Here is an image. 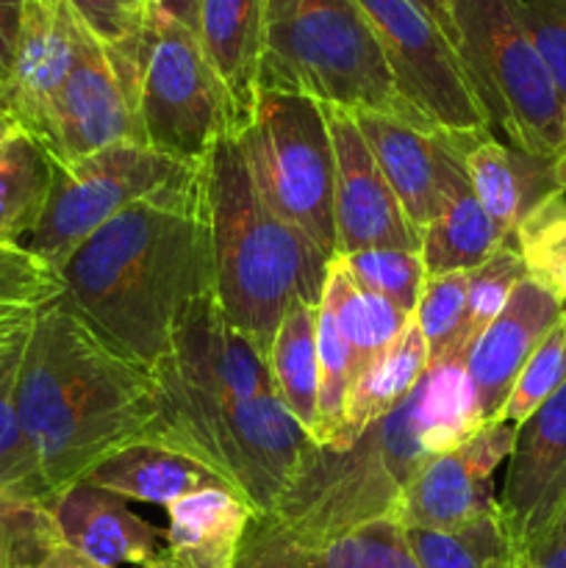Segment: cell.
<instances>
[{
    "label": "cell",
    "mask_w": 566,
    "mask_h": 568,
    "mask_svg": "<svg viewBox=\"0 0 566 568\" xmlns=\"http://www.w3.org/2000/svg\"><path fill=\"white\" fill-rule=\"evenodd\" d=\"M150 377L155 419L148 444L198 460L255 514H272L314 442L283 408L264 355L225 320L211 292L186 305Z\"/></svg>",
    "instance_id": "cell-1"
},
{
    "label": "cell",
    "mask_w": 566,
    "mask_h": 568,
    "mask_svg": "<svg viewBox=\"0 0 566 568\" xmlns=\"http://www.w3.org/2000/svg\"><path fill=\"white\" fill-rule=\"evenodd\" d=\"M59 277L61 300L105 344L153 369L186 305L211 292L200 161L105 222Z\"/></svg>",
    "instance_id": "cell-2"
},
{
    "label": "cell",
    "mask_w": 566,
    "mask_h": 568,
    "mask_svg": "<svg viewBox=\"0 0 566 568\" xmlns=\"http://www.w3.org/2000/svg\"><path fill=\"white\" fill-rule=\"evenodd\" d=\"M17 419L53 503L117 449L148 442L153 377L59 297L39 308L22 349Z\"/></svg>",
    "instance_id": "cell-3"
},
{
    "label": "cell",
    "mask_w": 566,
    "mask_h": 568,
    "mask_svg": "<svg viewBox=\"0 0 566 568\" xmlns=\"http://www.w3.org/2000/svg\"><path fill=\"white\" fill-rule=\"evenodd\" d=\"M477 430L464 355L427 366L414 392L347 447L309 444L270 516L300 544L392 519L416 471Z\"/></svg>",
    "instance_id": "cell-4"
},
{
    "label": "cell",
    "mask_w": 566,
    "mask_h": 568,
    "mask_svg": "<svg viewBox=\"0 0 566 568\" xmlns=\"http://www.w3.org/2000/svg\"><path fill=\"white\" fill-rule=\"evenodd\" d=\"M200 178L209 222L211 297L266 358L283 316L297 303H322L331 258L266 209L233 133L216 139L200 159Z\"/></svg>",
    "instance_id": "cell-5"
},
{
    "label": "cell",
    "mask_w": 566,
    "mask_h": 568,
    "mask_svg": "<svg viewBox=\"0 0 566 568\" xmlns=\"http://www.w3.org/2000/svg\"><path fill=\"white\" fill-rule=\"evenodd\" d=\"M261 89L433 125L397 92L358 0H264Z\"/></svg>",
    "instance_id": "cell-6"
},
{
    "label": "cell",
    "mask_w": 566,
    "mask_h": 568,
    "mask_svg": "<svg viewBox=\"0 0 566 568\" xmlns=\"http://www.w3.org/2000/svg\"><path fill=\"white\" fill-rule=\"evenodd\" d=\"M449 14L455 50L488 131L505 133L516 150L558 159L566 139L564 105L511 0H449Z\"/></svg>",
    "instance_id": "cell-7"
},
{
    "label": "cell",
    "mask_w": 566,
    "mask_h": 568,
    "mask_svg": "<svg viewBox=\"0 0 566 568\" xmlns=\"http://www.w3.org/2000/svg\"><path fill=\"white\" fill-rule=\"evenodd\" d=\"M109 48V44H105ZM133 67L142 142L181 164H198L231 131L225 89L186 26L150 3L137 37L117 44Z\"/></svg>",
    "instance_id": "cell-8"
},
{
    "label": "cell",
    "mask_w": 566,
    "mask_h": 568,
    "mask_svg": "<svg viewBox=\"0 0 566 568\" xmlns=\"http://www.w3.org/2000/svg\"><path fill=\"white\" fill-rule=\"evenodd\" d=\"M233 136L266 209L333 258L336 164L325 105L305 94L261 89L247 125Z\"/></svg>",
    "instance_id": "cell-9"
},
{
    "label": "cell",
    "mask_w": 566,
    "mask_h": 568,
    "mask_svg": "<svg viewBox=\"0 0 566 568\" xmlns=\"http://www.w3.org/2000/svg\"><path fill=\"white\" fill-rule=\"evenodd\" d=\"M194 164H181L142 142H117L92 155L59 164L39 225L26 250L59 272L92 233L122 209L183 175Z\"/></svg>",
    "instance_id": "cell-10"
},
{
    "label": "cell",
    "mask_w": 566,
    "mask_h": 568,
    "mask_svg": "<svg viewBox=\"0 0 566 568\" xmlns=\"http://www.w3.org/2000/svg\"><path fill=\"white\" fill-rule=\"evenodd\" d=\"M381 42L397 92L444 131L488 128L469 87L458 50L414 0H358Z\"/></svg>",
    "instance_id": "cell-11"
},
{
    "label": "cell",
    "mask_w": 566,
    "mask_h": 568,
    "mask_svg": "<svg viewBox=\"0 0 566 568\" xmlns=\"http://www.w3.org/2000/svg\"><path fill=\"white\" fill-rule=\"evenodd\" d=\"M514 436L508 422H488L453 449L433 455L408 483L392 519L400 527L455 530L497 514L494 471L508 460Z\"/></svg>",
    "instance_id": "cell-12"
},
{
    "label": "cell",
    "mask_w": 566,
    "mask_h": 568,
    "mask_svg": "<svg viewBox=\"0 0 566 568\" xmlns=\"http://www.w3.org/2000/svg\"><path fill=\"white\" fill-rule=\"evenodd\" d=\"M117 142H142L137 94L109 48L87 31L75 64L55 98L44 148L53 161L70 164Z\"/></svg>",
    "instance_id": "cell-13"
},
{
    "label": "cell",
    "mask_w": 566,
    "mask_h": 568,
    "mask_svg": "<svg viewBox=\"0 0 566 568\" xmlns=\"http://www.w3.org/2000/svg\"><path fill=\"white\" fill-rule=\"evenodd\" d=\"M333 142V222L336 255L361 250H422V233L405 216L381 166L372 159L355 116L325 105Z\"/></svg>",
    "instance_id": "cell-14"
},
{
    "label": "cell",
    "mask_w": 566,
    "mask_h": 568,
    "mask_svg": "<svg viewBox=\"0 0 566 568\" xmlns=\"http://www.w3.org/2000/svg\"><path fill=\"white\" fill-rule=\"evenodd\" d=\"M566 508V383L516 425L497 514L511 547L536 541Z\"/></svg>",
    "instance_id": "cell-15"
},
{
    "label": "cell",
    "mask_w": 566,
    "mask_h": 568,
    "mask_svg": "<svg viewBox=\"0 0 566 568\" xmlns=\"http://www.w3.org/2000/svg\"><path fill=\"white\" fill-rule=\"evenodd\" d=\"M81 17L67 0H26L14 64L3 83V103L22 131L48 142L55 98L81 50Z\"/></svg>",
    "instance_id": "cell-16"
},
{
    "label": "cell",
    "mask_w": 566,
    "mask_h": 568,
    "mask_svg": "<svg viewBox=\"0 0 566 568\" xmlns=\"http://www.w3.org/2000/svg\"><path fill=\"white\" fill-rule=\"evenodd\" d=\"M564 316L566 305L533 277L516 283L508 303L466 353L472 416L477 427L503 422V408L522 366Z\"/></svg>",
    "instance_id": "cell-17"
},
{
    "label": "cell",
    "mask_w": 566,
    "mask_h": 568,
    "mask_svg": "<svg viewBox=\"0 0 566 568\" xmlns=\"http://www.w3.org/2000/svg\"><path fill=\"white\" fill-rule=\"evenodd\" d=\"M505 242L483 211L464 161V133L438 128V209L422 233L427 277L469 272Z\"/></svg>",
    "instance_id": "cell-18"
},
{
    "label": "cell",
    "mask_w": 566,
    "mask_h": 568,
    "mask_svg": "<svg viewBox=\"0 0 566 568\" xmlns=\"http://www.w3.org/2000/svg\"><path fill=\"white\" fill-rule=\"evenodd\" d=\"M233 568H420L394 519L372 521L325 544H300L255 514Z\"/></svg>",
    "instance_id": "cell-19"
},
{
    "label": "cell",
    "mask_w": 566,
    "mask_h": 568,
    "mask_svg": "<svg viewBox=\"0 0 566 568\" xmlns=\"http://www.w3.org/2000/svg\"><path fill=\"white\" fill-rule=\"evenodd\" d=\"M61 538L100 566H148L166 549L164 532L128 508V499L81 480L48 505Z\"/></svg>",
    "instance_id": "cell-20"
},
{
    "label": "cell",
    "mask_w": 566,
    "mask_h": 568,
    "mask_svg": "<svg viewBox=\"0 0 566 568\" xmlns=\"http://www.w3.org/2000/svg\"><path fill=\"white\" fill-rule=\"evenodd\" d=\"M200 50L225 89L231 131L247 125L259 100V72L264 55V0H200Z\"/></svg>",
    "instance_id": "cell-21"
},
{
    "label": "cell",
    "mask_w": 566,
    "mask_h": 568,
    "mask_svg": "<svg viewBox=\"0 0 566 568\" xmlns=\"http://www.w3.org/2000/svg\"><path fill=\"white\" fill-rule=\"evenodd\" d=\"M464 161L483 211L505 242L544 197L564 192L555 178V161L511 148L488 128L464 133Z\"/></svg>",
    "instance_id": "cell-22"
},
{
    "label": "cell",
    "mask_w": 566,
    "mask_h": 568,
    "mask_svg": "<svg viewBox=\"0 0 566 568\" xmlns=\"http://www.w3.org/2000/svg\"><path fill=\"white\" fill-rule=\"evenodd\" d=\"M350 114L414 231L425 233L438 209V128L377 111Z\"/></svg>",
    "instance_id": "cell-23"
},
{
    "label": "cell",
    "mask_w": 566,
    "mask_h": 568,
    "mask_svg": "<svg viewBox=\"0 0 566 568\" xmlns=\"http://www.w3.org/2000/svg\"><path fill=\"white\" fill-rule=\"evenodd\" d=\"M255 510L231 488H205L166 505V552L186 568H233Z\"/></svg>",
    "instance_id": "cell-24"
},
{
    "label": "cell",
    "mask_w": 566,
    "mask_h": 568,
    "mask_svg": "<svg viewBox=\"0 0 566 568\" xmlns=\"http://www.w3.org/2000/svg\"><path fill=\"white\" fill-rule=\"evenodd\" d=\"M83 480L125 499L164 505V508L205 488H231L198 460L148 442L117 449L114 455L100 460Z\"/></svg>",
    "instance_id": "cell-25"
},
{
    "label": "cell",
    "mask_w": 566,
    "mask_h": 568,
    "mask_svg": "<svg viewBox=\"0 0 566 568\" xmlns=\"http://www.w3.org/2000/svg\"><path fill=\"white\" fill-rule=\"evenodd\" d=\"M322 303L331 308L338 333H342L344 344H347L350 392H353L361 377L370 375L372 366L397 342L411 316L403 314L388 300L364 292L350 277L347 266H344L338 255H333L331 264H327Z\"/></svg>",
    "instance_id": "cell-26"
},
{
    "label": "cell",
    "mask_w": 566,
    "mask_h": 568,
    "mask_svg": "<svg viewBox=\"0 0 566 568\" xmlns=\"http://www.w3.org/2000/svg\"><path fill=\"white\" fill-rule=\"evenodd\" d=\"M37 314L39 308L0 305V488L50 505L42 471L17 419V377Z\"/></svg>",
    "instance_id": "cell-27"
},
{
    "label": "cell",
    "mask_w": 566,
    "mask_h": 568,
    "mask_svg": "<svg viewBox=\"0 0 566 568\" xmlns=\"http://www.w3.org/2000/svg\"><path fill=\"white\" fill-rule=\"evenodd\" d=\"M316 314L320 305L297 303L277 325L266 353L272 383L283 408L294 422L316 436V403H320V361H316Z\"/></svg>",
    "instance_id": "cell-28"
},
{
    "label": "cell",
    "mask_w": 566,
    "mask_h": 568,
    "mask_svg": "<svg viewBox=\"0 0 566 568\" xmlns=\"http://www.w3.org/2000/svg\"><path fill=\"white\" fill-rule=\"evenodd\" d=\"M53 183V155L37 136L14 131L0 142V244L26 247Z\"/></svg>",
    "instance_id": "cell-29"
},
{
    "label": "cell",
    "mask_w": 566,
    "mask_h": 568,
    "mask_svg": "<svg viewBox=\"0 0 566 568\" xmlns=\"http://www.w3.org/2000/svg\"><path fill=\"white\" fill-rule=\"evenodd\" d=\"M431 366L427 358V342L422 336L420 325H416L414 314H411L408 325L400 333L397 342L388 347V353L372 366L366 377H361L358 386L350 392L347 397V414H344V444L347 447L355 436L366 430V425L386 416L388 410L397 408L422 375ZM338 447V449H342Z\"/></svg>",
    "instance_id": "cell-30"
},
{
    "label": "cell",
    "mask_w": 566,
    "mask_h": 568,
    "mask_svg": "<svg viewBox=\"0 0 566 568\" xmlns=\"http://www.w3.org/2000/svg\"><path fill=\"white\" fill-rule=\"evenodd\" d=\"M403 530L420 568H492L511 547L499 514L481 516L455 530Z\"/></svg>",
    "instance_id": "cell-31"
},
{
    "label": "cell",
    "mask_w": 566,
    "mask_h": 568,
    "mask_svg": "<svg viewBox=\"0 0 566 568\" xmlns=\"http://www.w3.org/2000/svg\"><path fill=\"white\" fill-rule=\"evenodd\" d=\"M511 244L519 253L527 277L566 305V192L544 197L516 225Z\"/></svg>",
    "instance_id": "cell-32"
},
{
    "label": "cell",
    "mask_w": 566,
    "mask_h": 568,
    "mask_svg": "<svg viewBox=\"0 0 566 568\" xmlns=\"http://www.w3.org/2000/svg\"><path fill=\"white\" fill-rule=\"evenodd\" d=\"M338 258L364 292L388 300L403 314H414L427 281L420 250H361Z\"/></svg>",
    "instance_id": "cell-33"
},
{
    "label": "cell",
    "mask_w": 566,
    "mask_h": 568,
    "mask_svg": "<svg viewBox=\"0 0 566 568\" xmlns=\"http://www.w3.org/2000/svg\"><path fill=\"white\" fill-rule=\"evenodd\" d=\"M466 316V272H447V275L427 277L422 286L420 303H416L414 320L427 342V358L431 364L464 355L461 347V331Z\"/></svg>",
    "instance_id": "cell-34"
},
{
    "label": "cell",
    "mask_w": 566,
    "mask_h": 568,
    "mask_svg": "<svg viewBox=\"0 0 566 568\" xmlns=\"http://www.w3.org/2000/svg\"><path fill=\"white\" fill-rule=\"evenodd\" d=\"M522 277H527L525 264H522L519 253L511 242L494 250L481 266L466 272V316L464 331H461V347L466 353L475 344V338L492 325L494 316L503 311Z\"/></svg>",
    "instance_id": "cell-35"
},
{
    "label": "cell",
    "mask_w": 566,
    "mask_h": 568,
    "mask_svg": "<svg viewBox=\"0 0 566 568\" xmlns=\"http://www.w3.org/2000/svg\"><path fill=\"white\" fill-rule=\"evenodd\" d=\"M61 538L44 503L0 488V568H22L42 558Z\"/></svg>",
    "instance_id": "cell-36"
},
{
    "label": "cell",
    "mask_w": 566,
    "mask_h": 568,
    "mask_svg": "<svg viewBox=\"0 0 566 568\" xmlns=\"http://www.w3.org/2000/svg\"><path fill=\"white\" fill-rule=\"evenodd\" d=\"M566 383V316L544 336L536 353L527 358L503 408V422L522 425Z\"/></svg>",
    "instance_id": "cell-37"
},
{
    "label": "cell",
    "mask_w": 566,
    "mask_h": 568,
    "mask_svg": "<svg viewBox=\"0 0 566 568\" xmlns=\"http://www.w3.org/2000/svg\"><path fill=\"white\" fill-rule=\"evenodd\" d=\"M59 272L20 244H0V305L44 308L61 297Z\"/></svg>",
    "instance_id": "cell-38"
},
{
    "label": "cell",
    "mask_w": 566,
    "mask_h": 568,
    "mask_svg": "<svg viewBox=\"0 0 566 568\" xmlns=\"http://www.w3.org/2000/svg\"><path fill=\"white\" fill-rule=\"evenodd\" d=\"M511 6L547 64L566 114V0H511Z\"/></svg>",
    "instance_id": "cell-39"
},
{
    "label": "cell",
    "mask_w": 566,
    "mask_h": 568,
    "mask_svg": "<svg viewBox=\"0 0 566 568\" xmlns=\"http://www.w3.org/2000/svg\"><path fill=\"white\" fill-rule=\"evenodd\" d=\"M83 26L103 44L117 48L137 37L148 17L150 0H67Z\"/></svg>",
    "instance_id": "cell-40"
},
{
    "label": "cell",
    "mask_w": 566,
    "mask_h": 568,
    "mask_svg": "<svg viewBox=\"0 0 566 568\" xmlns=\"http://www.w3.org/2000/svg\"><path fill=\"white\" fill-rule=\"evenodd\" d=\"M522 552L527 555L530 568H566V508Z\"/></svg>",
    "instance_id": "cell-41"
},
{
    "label": "cell",
    "mask_w": 566,
    "mask_h": 568,
    "mask_svg": "<svg viewBox=\"0 0 566 568\" xmlns=\"http://www.w3.org/2000/svg\"><path fill=\"white\" fill-rule=\"evenodd\" d=\"M22 9L26 0H0V87L9 78L11 64H14L17 39L22 28Z\"/></svg>",
    "instance_id": "cell-42"
},
{
    "label": "cell",
    "mask_w": 566,
    "mask_h": 568,
    "mask_svg": "<svg viewBox=\"0 0 566 568\" xmlns=\"http://www.w3.org/2000/svg\"><path fill=\"white\" fill-rule=\"evenodd\" d=\"M22 568H109V566L94 564V560H89L87 555H81L78 549H72L67 541H59L55 547H50L42 558H37L33 564H28Z\"/></svg>",
    "instance_id": "cell-43"
},
{
    "label": "cell",
    "mask_w": 566,
    "mask_h": 568,
    "mask_svg": "<svg viewBox=\"0 0 566 568\" xmlns=\"http://www.w3.org/2000/svg\"><path fill=\"white\" fill-rule=\"evenodd\" d=\"M438 28H442L444 37L449 39V44L455 48L458 37H455V26H453V14H449V0H414Z\"/></svg>",
    "instance_id": "cell-44"
},
{
    "label": "cell",
    "mask_w": 566,
    "mask_h": 568,
    "mask_svg": "<svg viewBox=\"0 0 566 568\" xmlns=\"http://www.w3.org/2000/svg\"><path fill=\"white\" fill-rule=\"evenodd\" d=\"M153 6H159L161 11H166L170 17H175L181 26H186L189 31L198 28V11H200V0H150Z\"/></svg>",
    "instance_id": "cell-45"
},
{
    "label": "cell",
    "mask_w": 566,
    "mask_h": 568,
    "mask_svg": "<svg viewBox=\"0 0 566 568\" xmlns=\"http://www.w3.org/2000/svg\"><path fill=\"white\" fill-rule=\"evenodd\" d=\"M492 568H530V564H527V555L522 552L519 547H508V552H505Z\"/></svg>",
    "instance_id": "cell-46"
},
{
    "label": "cell",
    "mask_w": 566,
    "mask_h": 568,
    "mask_svg": "<svg viewBox=\"0 0 566 568\" xmlns=\"http://www.w3.org/2000/svg\"><path fill=\"white\" fill-rule=\"evenodd\" d=\"M14 131H20V122L14 120V114H11V111L6 109L3 100H0V142L9 139Z\"/></svg>",
    "instance_id": "cell-47"
},
{
    "label": "cell",
    "mask_w": 566,
    "mask_h": 568,
    "mask_svg": "<svg viewBox=\"0 0 566 568\" xmlns=\"http://www.w3.org/2000/svg\"><path fill=\"white\" fill-rule=\"evenodd\" d=\"M142 568H186V566H183L181 560L172 558V555L164 549V552H161L159 558L153 560V564H148V566H142Z\"/></svg>",
    "instance_id": "cell-48"
},
{
    "label": "cell",
    "mask_w": 566,
    "mask_h": 568,
    "mask_svg": "<svg viewBox=\"0 0 566 568\" xmlns=\"http://www.w3.org/2000/svg\"><path fill=\"white\" fill-rule=\"evenodd\" d=\"M555 178H558V186L566 192V139H564V150L555 159Z\"/></svg>",
    "instance_id": "cell-49"
},
{
    "label": "cell",
    "mask_w": 566,
    "mask_h": 568,
    "mask_svg": "<svg viewBox=\"0 0 566 568\" xmlns=\"http://www.w3.org/2000/svg\"><path fill=\"white\" fill-rule=\"evenodd\" d=\"M0 100H3V87H0Z\"/></svg>",
    "instance_id": "cell-50"
}]
</instances>
